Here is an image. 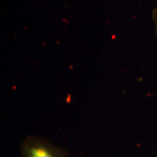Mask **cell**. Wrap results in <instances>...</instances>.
<instances>
[{"label":"cell","mask_w":157,"mask_h":157,"mask_svg":"<svg viewBox=\"0 0 157 157\" xmlns=\"http://www.w3.org/2000/svg\"><path fill=\"white\" fill-rule=\"evenodd\" d=\"M21 157H69L67 151L50 141L31 136L23 141L20 147Z\"/></svg>","instance_id":"cell-1"},{"label":"cell","mask_w":157,"mask_h":157,"mask_svg":"<svg viewBox=\"0 0 157 157\" xmlns=\"http://www.w3.org/2000/svg\"><path fill=\"white\" fill-rule=\"evenodd\" d=\"M152 19L155 25V33L157 37V5L152 12Z\"/></svg>","instance_id":"cell-2"}]
</instances>
